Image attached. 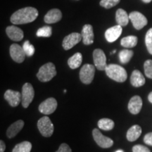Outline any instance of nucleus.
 Masks as SVG:
<instances>
[{
	"mask_svg": "<svg viewBox=\"0 0 152 152\" xmlns=\"http://www.w3.org/2000/svg\"><path fill=\"white\" fill-rule=\"evenodd\" d=\"M6 33H7V36L10 38L11 40L15 42L21 41L24 36L23 31L20 28L14 26L7 27V29H6Z\"/></svg>",
	"mask_w": 152,
	"mask_h": 152,
	"instance_id": "dca6fc26",
	"label": "nucleus"
},
{
	"mask_svg": "<svg viewBox=\"0 0 152 152\" xmlns=\"http://www.w3.org/2000/svg\"><path fill=\"white\" fill-rule=\"evenodd\" d=\"M142 107V99L140 96H132L128 103V110L132 114L136 115L140 113Z\"/></svg>",
	"mask_w": 152,
	"mask_h": 152,
	"instance_id": "f3484780",
	"label": "nucleus"
},
{
	"mask_svg": "<svg viewBox=\"0 0 152 152\" xmlns=\"http://www.w3.org/2000/svg\"><path fill=\"white\" fill-rule=\"evenodd\" d=\"M105 72L109 78L118 83H123L126 80L128 77V74L125 68L117 64L107 65Z\"/></svg>",
	"mask_w": 152,
	"mask_h": 152,
	"instance_id": "f03ea898",
	"label": "nucleus"
},
{
	"mask_svg": "<svg viewBox=\"0 0 152 152\" xmlns=\"http://www.w3.org/2000/svg\"><path fill=\"white\" fill-rule=\"evenodd\" d=\"M151 1H152V0H142V1H144V3H147V4L150 3Z\"/></svg>",
	"mask_w": 152,
	"mask_h": 152,
	"instance_id": "4c0bfd02",
	"label": "nucleus"
},
{
	"mask_svg": "<svg viewBox=\"0 0 152 152\" xmlns=\"http://www.w3.org/2000/svg\"><path fill=\"white\" fill-rule=\"evenodd\" d=\"M32 149V144L30 142L25 141L15 146L12 152H30Z\"/></svg>",
	"mask_w": 152,
	"mask_h": 152,
	"instance_id": "a878e982",
	"label": "nucleus"
},
{
	"mask_svg": "<svg viewBox=\"0 0 152 152\" xmlns=\"http://www.w3.org/2000/svg\"><path fill=\"white\" fill-rule=\"evenodd\" d=\"M23 50L25 53H26V56H33V54H35V47L30 42V41H26L23 44Z\"/></svg>",
	"mask_w": 152,
	"mask_h": 152,
	"instance_id": "c85d7f7f",
	"label": "nucleus"
},
{
	"mask_svg": "<svg viewBox=\"0 0 152 152\" xmlns=\"http://www.w3.org/2000/svg\"><path fill=\"white\" fill-rule=\"evenodd\" d=\"M121 0H101L99 4L105 9H111L116 6Z\"/></svg>",
	"mask_w": 152,
	"mask_h": 152,
	"instance_id": "7c9ffc66",
	"label": "nucleus"
},
{
	"mask_svg": "<svg viewBox=\"0 0 152 152\" xmlns=\"http://www.w3.org/2000/svg\"><path fill=\"white\" fill-rule=\"evenodd\" d=\"M56 70L54 64L49 62L39 68V71L37 73V77L39 81L42 83L50 81L56 75Z\"/></svg>",
	"mask_w": 152,
	"mask_h": 152,
	"instance_id": "7ed1b4c3",
	"label": "nucleus"
},
{
	"mask_svg": "<svg viewBox=\"0 0 152 152\" xmlns=\"http://www.w3.org/2000/svg\"><path fill=\"white\" fill-rule=\"evenodd\" d=\"M134 53L132 50L129 49H123L119 52V58L120 61L123 64H128L132 58Z\"/></svg>",
	"mask_w": 152,
	"mask_h": 152,
	"instance_id": "bb28decb",
	"label": "nucleus"
},
{
	"mask_svg": "<svg viewBox=\"0 0 152 152\" xmlns=\"http://www.w3.org/2000/svg\"><path fill=\"white\" fill-rule=\"evenodd\" d=\"M38 16V11L33 7H25L16 11L11 16V22L14 25L29 23Z\"/></svg>",
	"mask_w": 152,
	"mask_h": 152,
	"instance_id": "f257e3e1",
	"label": "nucleus"
},
{
	"mask_svg": "<svg viewBox=\"0 0 152 152\" xmlns=\"http://www.w3.org/2000/svg\"><path fill=\"white\" fill-rule=\"evenodd\" d=\"M130 83L132 86L140 87L145 84V78L141 72L138 70H134L131 75Z\"/></svg>",
	"mask_w": 152,
	"mask_h": 152,
	"instance_id": "aec40b11",
	"label": "nucleus"
},
{
	"mask_svg": "<svg viewBox=\"0 0 152 152\" xmlns=\"http://www.w3.org/2000/svg\"><path fill=\"white\" fill-rule=\"evenodd\" d=\"M9 52H10L11 58L14 61H16V63H19V64L23 62L26 54L22 47L17 45V44L11 45L10 47V49H9Z\"/></svg>",
	"mask_w": 152,
	"mask_h": 152,
	"instance_id": "f8f14e48",
	"label": "nucleus"
},
{
	"mask_svg": "<svg viewBox=\"0 0 152 152\" xmlns=\"http://www.w3.org/2000/svg\"><path fill=\"white\" fill-rule=\"evenodd\" d=\"M95 73V67L91 64H85L80 71V79L85 85L92 83Z\"/></svg>",
	"mask_w": 152,
	"mask_h": 152,
	"instance_id": "423d86ee",
	"label": "nucleus"
},
{
	"mask_svg": "<svg viewBox=\"0 0 152 152\" xmlns=\"http://www.w3.org/2000/svg\"><path fill=\"white\" fill-rule=\"evenodd\" d=\"M133 152H151L147 147L142 145H135L132 148Z\"/></svg>",
	"mask_w": 152,
	"mask_h": 152,
	"instance_id": "473e14b6",
	"label": "nucleus"
},
{
	"mask_svg": "<svg viewBox=\"0 0 152 152\" xmlns=\"http://www.w3.org/2000/svg\"><path fill=\"white\" fill-rule=\"evenodd\" d=\"M115 52H116V50H113V52H111V54H114V53H115Z\"/></svg>",
	"mask_w": 152,
	"mask_h": 152,
	"instance_id": "ea45409f",
	"label": "nucleus"
},
{
	"mask_svg": "<svg viewBox=\"0 0 152 152\" xmlns=\"http://www.w3.org/2000/svg\"><path fill=\"white\" fill-rule=\"evenodd\" d=\"M145 44L147 50L152 55V28L148 30L145 36Z\"/></svg>",
	"mask_w": 152,
	"mask_h": 152,
	"instance_id": "c756f323",
	"label": "nucleus"
},
{
	"mask_svg": "<svg viewBox=\"0 0 152 152\" xmlns=\"http://www.w3.org/2000/svg\"><path fill=\"white\" fill-rule=\"evenodd\" d=\"M144 70L146 76L152 79V60H147L144 62Z\"/></svg>",
	"mask_w": 152,
	"mask_h": 152,
	"instance_id": "2f4dec72",
	"label": "nucleus"
},
{
	"mask_svg": "<svg viewBox=\"0 0 152 152\" xmlns=\"http://www.w3.org/2000/svg\"><path fill=\"white\" fill-rule=\"evenodd\" d=\"M82 35L80 33H73L64 37L62 42V46L65 50H69L71 48L79 43L82 39Z\"/></svg>",
	"mask_w": 152,
	"mask_h": 152,
	"instance_id": "9b49d317",
	"label": "nucleus"
},
{
	"mask_svg": "<svg viewBox=\"0 0 152 152\" xmlns=\"http://www.w3.org/2000/svg\"><path fill=\"white\" fill-rule=\"evenodd\" d=\"M115 20H116L118 25L124 27L128 24L130 18H129V16L126 11L122 9H118L115 14Z\"/></svg>",
	"mask_w": 152,
	"mask_h": 152,
	"instance_id": "4be33fe9",
	"label": "nucleus"
},
{
	"mask_svg": "<svg viewBox=\"0 0 152 152\" xmlns=\"http://www.w3.org/2000/svg\"><path fill=\"white\" fill-rule=\"evenodd\" d=\"M5 149H6L5 143L2 141V140H1V141H0V152H4Z\"/></svg>",
	"mask_w": 152,
	"mask_h": 152,
	"instance_id": "c9c22d12",
	"label": "nucleus"
},
{
	"mask_svg": "<svg viewBox=\"0 0 152 152\" xmlns=\"http://www.w3.org/2000/svg\"><path fill=\"white\" fill-rule=\"evenodd\" d=\"M4 99L11 106L16 107L21 102L22 95L17 91L8 90L4 93Z\"/></svg>",
	"mask_w": 152,
	"mask_h": 152,
	"instance_id": "ddd939ff",
	"label": "nucleus"
},
{
	"mask_svg": "<svg viewBox=\"0 0 152 152\" xmlns=\"http://www.w3.org/2000/svg\"><path fill=\"white\" fill-rule=\"evenodd\" d=\"M24 126V122L22 120H19L17 121L16 122H15L11 124L10 126L9 127L7 131V137L11 139L14 137L18 133L22 130Z\"/></svg>",
	"mask_w": 152,
	"mask_h": 152,
	"instance_id": "6ab92c4d",
	"label": "nucleus"
},
{
	"mask_svg": "<svg viewBox=\"0 0 152 152\" xmlns=\"http://www.w3.org/2000/svg\"><path fill=\"white\" fill-rule=\"evenodd\" d=\"M115 152H123V150H118V151H115Z\"/></svg>",
	"mask_w": 152,
	"mask_h": 152,
	"instance_id": "58836bf2",
	"label": "nucleus"
},
{
	"mask_svg": "<svg viewBox=\"0 0 152 152\" xmlns=\"http://www.w3.org/2000/svg\"><path fill=\"white\" fill-rule=\"evenodd\" d=\"M98 127L101 130H111L114 128V122L109 118H102L98 121Z\"/></svg>",
	"mask_w": 152,
	"mask_h": 152,
	"instance_id": "393cba45",
	"label": "nucleus"
},
{
	"mask_svg": "<svg viewBox=\"0 0 152 152\" xmlns=\"http://www.w3.org/2000/svg\"><path fill=\"white\" fill-rule=\"evenodd\" d=\"M37 128L39 132L43 137H49L54 133V127L49 117L44 116L41 118L37 122Z\"/></svg>",
	"mask_w": 152,
	"mask_h": 152,
	"instance_id": "20e7f679",
	"label": "nucleus"
},
{
	"mask_svg": "<svg viewBox=\"0 0 152 152\" xmlns=\"http://www.w3.org/2000/svg\"><path fill=\"white\" fill-rule=\"evenodd\" d=\"M21 104L25 109H27L33 102L35 96V90L30 83H25L22 87Z\"/></svg>",
	"mask_w": 152,
	"mask_h": 152,
	"instance_id": "39448f33",
	"label": "nucleus"
},
{
	"mask_svg": "<svg viewBox=\"0 0 152 152\" xmlns=\"http://www.w3.org/2000/svg\"><path fill=\"white\" fill-rule=\"evenodd\" d=\"M144 143L147 145L152 146V132L147 133L144 137Z\"/></svg>",
	"mask_w": 152,
	"mask_h": 152,
	"instance_id": "f704fd0d",
	"label": "nucleus"
},
{
	"mask_svg": "<svg viewBox=\"0 0 152 152\" xmlns=\"http://www.w3.org/2000/svg\"><path fill=\"white\" fill-rule=\"evenodd\" d=\"M142 134V128L140 125H134L129 129L127 132L126 137L128 141L134 142L140 137Z\"/></svg>",
	"mask_w": 152,
	"mask_h": 152,
	"instance_id": "412c9836",
	"label": "nucleus"
},
{
	"mask_svg": "<svg viewBox=\"0 0 152 152\" xmlns=\"http://www.w3.org/2000/svg\"><path fill=\"white\" fill-rule=\"evenodd\" d=\"M81 35L84 45H90L94 43V32H93V28L91 25L86 24L83 26Z\"/></svg>",
	"mask_w": 152,
	"mask_h": 152,
	"instance_id": "2eb2a0df",
	"label": "nucleus"
},
{
	"mask_svg": "<svg viewBox=\"0 0 152 152\" xmlns=\"http://www.w3.org/2000/svg\"><path fill=\"white\" fill-rule=\"evenodd\" d=\"M62 18L61 11L58 9H51L47 12V14L45 16L44 20L45 23L48 24L56 23L58 22Z\"/></svg>",
	"mask_w": 152,
	"mask_h": 152,
	"instance_id": "a211bd4d",
	"label": "nucleus"
},
{
	"mask_svg": "<svg viewBox=\"0 0 152 152\" xmlns=\"http://www.w3.org/2000/svg\"><path fill=\"white\" fill-rule=\"evenodd\" d=\"M93 59L94 66L99 71H105L107 64H106V55L101 49H96L93 52Z\"/></svg>",
	"mask_w": 152,
	"mask_h": 152,
	"instance_id": "1a4fd4ad",
	"label": "nucleus"
},
{
	"mask_svg": "<svg viewBox=\"0 0 152 152\" xmlns=\"http://www.w3.org/2000/svg\"><path fill=\"white\" fill-rule=\"evenodd\" d=\"M148 99H149V102L152 104V92L149 93V96H148Z\"/></svg>",
	"mask_w": 152,
	"mask_h": 152,
	"instance_id": "e433bc0d",
	"label": "nucleus"
},
{
	"mask_svg": "<svg viewBox=\"0 0 152 152\" xmlns=\"http://www.w3.org/2000/svg\"><path fill=\"white\" fill-rule=\"evenodd\" d=\"M137 37L134 35H130L128 37H123L121 41V45L125 48H132L137 44Z\"/></svg>",
	"mask_w": 152,
	"mask_h": 152,
	"instance_id": "b1692460",
	"label": "nucleus"
},
{
	"mask_svg": "<svg viewBox=\"0 0 152 152\" xmlns=\"http://www.w3.org/2000/svg\"><path fill=\"white\" fill-rule=\"evenodd\" d=\"M92 135L94 141L98 144L99 147L104 148V149H107V148H110L113 146V140L111 138L103 135L98 129L95 128L93 130Z\"/></svg>",
	"mask_w": 152,
	"mask_h": 152,
	"instance_id": "0eeeda50",
	"label": "nucleus"
},
{
	"mask_svg": "<svg viewBox=\"0 0 152 152\" xmlns=\"http://www.w3.org/2000/svg\"><path fill=\"white\" fill-rule=\"evenodd\" d=\"M129 18L134 28L137 30H141L148 23L147 18L138 11H133L129 14Z\"/></svg>",
	"mask_w": 152,
	"mask_h": 152,
	"instance_id": "6e6552de",
	"label": "nucleus"
},
{
	"mask_svg": "<svg viewBox=\"0 0 152 152\" xmlns=\"http://www.w3.org/2000/svg\"><path fill=\"white\" fill-rule=\"evenodd\" d=\"M56 152H72V150L67 144L63 143Z\"/></svg>",
	"mask_w": 152,
	"mask_h": 152,
	"instance_id": "72a5a7b5",
	"label": "nucleus"
},
{
	"mask_svg": "<svg viewBox=\"0 0 152 152\" xmlns=\"http://www.w3.org/2000/svg\"><path fill=\"white\" fill-rule=\"evenodd\" d=\"M57 101L56 99L50 97L47 99L44 102L39 104V111L40 113L45 114V115H49L56 111L57 108Z\"/></svg>",
	"mask_w": 152,
	"mask_h": 152,
	"instance_id": "9d476101",
	"label": "nucleus"
},
{
	"mask_svg": "<svg viewBox=\"0 0 152 152\" xmlns=\"http://www.w3.org/2000/svg\"><path fill=\"white\" fill-rule=\"evenodd\" d=\"M36 35L39 37H49L52 35V28L50 26H44L38 29Z\"/></svg>",
	"mask_w": 152,
	"mask_h": 152,
	"instance_id": "cd10ccee",
	"label": "nucleus"
},
{
	"mask_svg": "<svg viewBox=\"0 0 152 152\" xmlns=\"http://www.w3.org/2000/svg\"><path fill=\"white\" fill-rule=\"evenodd\" d=\"M123 28L122 26L117 25V26H113V27L109 28L105 32L106 39L109 42H113L118 39L122 33Z\"/></svg>",
	"mask_w": 152,
	"mask_h": 152,
	"instance_id": "4468645a",
	"label": "nucleus"
},
{
	"mask_svg": "<svg viewBox=\"0 0 152 152\" xmlns=\"http://www.w3.org/2000/svg\"><path fill=\"white\" fill-rule=\"evenodd\" d=\"M83 62V56L80 52L76 53L70 57L68 60V64L71 69H76L79 68Z\"/></svg>",
	"mask_w": 152,
	"mask_h": 152,
	"instance_id": "5701e85b",
	"label": "nucleus"
}]
</instances>
